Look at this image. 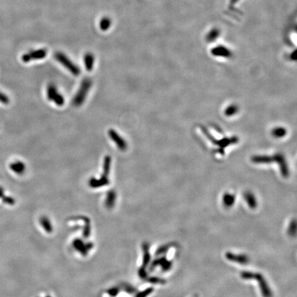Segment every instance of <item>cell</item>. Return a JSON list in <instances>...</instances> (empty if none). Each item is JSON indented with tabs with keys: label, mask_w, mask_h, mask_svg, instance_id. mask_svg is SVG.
Segmentation results:
<instances>
[{
	"label": "cell",
	"mask_w": 297,
	"mask_h": 297,
	"mask_svg": "<svg viewBox=\"0 0 297 297\" xmlns=\"http://www.w3.org/2000/svg\"><path fill=\"white\" fill-rule=\"evenodd\" d=\"M111 163H112V158L110 156H107L104 158L103 162V175L108 176L109 173L111 169Z\"/></svg>",
	"instance_id": "4fadbf2b"
},
{
	"label": "cell",
	"mask_w": 297,
	"mask_h": 297,
	"mask_svg": "<svg viewBox=\"0 0 297 297\" xmlns=\"http://www.w3.org/2000/svg\"><path fill=\"white\" fill-rule=\"evenodd\" d=\"M85 65L86 70L88 71H91L93 69L94 64V57L92 55L87 54L85 56Z\"/></svg>",
	"instance_id": "8fae6325"
},
{
	"label": "cell",
	"mask_w": 297,
	"mask_h": 297,
	"mask_svg": "<svg viewBox=\"0 0 297 297\" xmlns=\"http://www.w3.org/2000/svg\"><path fill=\"white\" fill-rule=\"evenodd\" d=\"M47 97L50 101L54 102L56 105L62 106L64 105L65 99L63 95L58 92L56 86L54 84H49L47 87Z\"/></svg>",
	"instance_id": "3957f363"
},
{
	"label": "cell",
	"mask_w": 297,
	"mask_h": 297,
	"mask_svg": "<svg viewBox=\"0 0 297 297\" xmlns=\"http://www.w3.org/2000/svg\"><path fill=\"white\" fill-rule=\"evenodd\" d=\"M244 197L246 202L248 203V206H250L251 209H255V208H256L257 206L256 199H255L254 196L252 195L251 193L250 192L246 193L244 195Z\"/></svg>",
	"instance_id": "30bf717a"
},
{
	"label": "cell",
	"mask_w": 297,
	"mask_h": 297,
	"mask_svg": "<svg viewBox=\"0 0 297 297\" xmlns=\"http://www.w3.org/2000/svg\"><path fill=\"white\" fill-rule=\"evenodd\" d=\"M10 168L14 173L17 174H22L26 170L25 164L21 161H16L13 162L10 165Z\"/></svg>",
	"instance_id": "9c48e42d"
},
{
	"label": "cell",
	"mask_w": 297,
	"mask_h": 297,
	"mask_svg": "<svg viewBox=\"0 0 297 297\" xmlns=\"http://www.w3.org/2000/svg\"><path fill=\"white\" fill-rule=\"evenodd\" d=\"M109 184V180L108 178V176H105V175H103L101 177L99 178V179H96V178H92L90 180V185L92 187V188H99V187L105 186Z\"/></svg>",
	"instance_id": "52a82bcc"
},
{
	"label": "cell",
	"mask_w": 297,
	"mask_h": 297,
	"mask_svg": "<svg viewBox=\"0 0 297 297\" xmlns=\"http://www.w3.org/2000/svg\"><path fill=\"white\" fill-rule=\"evenodd\" d=\"M152 290H153L151 289V288H149V289H147L145 291H144V292H142L140 293H139L136 297H146L147 295H149L150 293H151Z\"/></svg>",
	"instance_id": "7402d4cb"
},
{
	"label": "cell",
	"mask_w": 297,
	"mask_h": 297,
	"mask_svg": "<svg viewBox=\"0 0 297 297\" xmlns=\"http://www.w3.org/2000/svg\"><path fill=\"white\" fill-rule=\"evenodd\" d=\"M41 223L42 224L44 228L47 230V232H51L52 230V228L51 226L50 221L46 218H42L41 219Z\"/></svg>",
	"instance_id": "2e32d148"
},
{
	"label": "cell",
	"mask_w": 297,
	"mask_h": 297,
	"mask_svg": "<svg viewBox=\"0 0 297 297\" xmlns=\"http://www.w3.org/2000/svg\"><path fill=\"white\" fill-rule=\"evenodd\" d=\"M143 248H144V259H143V265H142L141 269L144 270L145 266L147 265L150 261V254H149V252H148V246L147 244H144L143 246Z\"/></svg>",
	"instance_id": "5bb4252c"
},
{
	"label": "cell",
	"mask_w": 297,
	"mask_h": 297,
	"mask_svg": "<svg viewBox=\"0 0 297 297\" xmlns=\"http://www.w3.org/2000/svg\"><path fill=\"white\" fill-rule=\"evenodd\" d=\"M47 297H49V296H47Z\"/></svg>",
	"instance_id": "484cf974"
},
{
	"label": "cell",
	"mask_w": 297,
	"mask_h": 297,
	"mask_svg": "<svg viewBox=\"0 0 297 297\" xmlns=\"http://www.w3.org/2000/svg\"><path fill=\"white\" fill-rule=\"evenodd\" d=\"M46 55V51L43 50H37V51L32 52L30 54H27L23 55V61L24 62H29L31 59H43Z\"/></svg>",
	"instance_id": "8992f818"
},
{
	"label": "cell",
	"mask_w": 297,
	"mask_h": 297,
	"mask_svg": "<svg viewBox=\"0 0 297 297\" xmlns=\"http://www.w3.org/2000/svg\"><path fill=\"white\" fill-rule=\"evenodd\" d=\"M236 109H237V108H235V107H234V106L230 107V108L229 109H228V110L226 111V114H228V115L233 114L234 112H236Z\"/></svg>",
	"instance_id": "603a6c76"
},
{
	"label": "cell",
	"mask_w": 297,
	"mask_h": 297,
	"mask_svg": "<svg viewBox=\"0 0 297 297\" xmlns=\"http://www.w3.org/2000/svg\"><path fill=\"white\" fill-rule=\"evenodd\" d=\"M108 135L109 138L112 139V140L116 144L118 148L120 151H125L127 148V143L126 141L118 134L117 132H116L114 129H109L108 131Z\"/></svg>",
	"instance_id": "5b68a950"
},
{
	"label": "cell",
	"mask_w": 297,
	"mask_h": 297,
	"mask_svg": "<svg viewBox=\"0 0 297 297\" xmlns=\"http://www.w3.org/2000/svg\"><path fill=\"white\" fill-rule=\"evenodd\" d=\"M169 246H162V247L160 248L158 250L156 251V255H159V254H162L163 253H165V252H166L169 250Z\"/></svg>",
	"instance_id": "d6986e66"
},
{
	"label": "cell",
	"mask_w": 297,
	"mask_h": 297,
	"mask_svg": "<svg viewBox=\"0 0 297 297\" xmlns=\"http://www.w3.org/2000/svg\"><path fill=\"white\" fill-rule=\"evenodd\" d=\"M115 199H116V193H115V192L114 191H109L108 193V198H107V201H106V204L108 205L109 206H112L113 204H114V201H115Z\"/></svg>",
	"instance_id": "9a60e30c"
},
{
	"label": "cell",
	"mask_w": 297,
	"mask_h": 297,
	"mask_svg": "<svg viewBox=\"0 0 297 297\" xmlns=\"http://www.w3.org/2000/svg\"><path fill=\"white\" fill-rule=\"evenodd\" d=\"M2 200L4 203L10 204V205H13L14 204V199L10 197H4V198H2Z\"/></svg>",
	"instance_id": "44dd1931"
},
{
	"label": "cell",
	"mask_w": 297,
	"mask_h": 297,
	"mask_svg": "<svg viewBox=\"0 0 297 297\" xmlns=\"http://www.w3.org/2000/svg\"><path fill=\"white\" fill-rule=\"evenodd\" d=\"M3 195H4V190L0 187V197H3Z\"/></svg>",
	"instance_id": "d4e9b609"
},
{
	"label": "cell",
	"mask_w": 297,
	"mask_h": 297,
	"mask_svg": "<svg viewBox=\"0 0 297 297\" xmlns=\"http://www.w3.org/2000/svg\"><path fill=\"white\" fill-rule=\"evenodd\" d=\"M273 133H274L275 136H277V137H281V136H284L285 133H286V132H285V130L283 129H282V128H279V129L275 130V132Z\"/></svg>",
	"instance_id": "ac0fdd59"
},
{
	"label": "cell",
	"mask_w": 297,
	"mask_h": 297,
	"mask_svg": "<svg viewBox=\"0 0 297 297\" xmlns=\"http://www.w3.org/2000/svg\"><path fill=\"white\" fill-rule=\"evenodd\" d=\"M296 223L295 219H294V220L291 222L290 223L289 229H288V233H289V234L291 236H294L296 234Z\"/></svg>",
	"instance_id": "e0dca14e"
},
{
	"label": "cell",
	"mask_w": 297,
	"mask_h": 297,
	"mask_svg": "<svg viewBox=\"0 0 297 297\" xmlns=\"http://www.w3.org/2000/svg\"><path fill=\"white\" fill-rule=\"evenodd\" d=\"M55 56L59 63H61L65 67H66L74 76L79 75L80 73H81V70H80L79 67L76 66L73 62L71 61L67 56H65L62 53H57Z\"/></svg>",
	"instance_id": "277c9868"
},
{
	"label": "cell",
	"mask_w": 297,
	"mask_h": 297,
	"mask_svg": "<svg viewBox=\"0 0 297 297\" xmlns=\"http://www.w3.org/2000/svg\"><path fill=\"white\" fill-rule=\"evenodd\" d=\"M0 102L4 104H7L9 103V99H8L6 95L0 92Z\"/></svg>",
	"instance_id": "ffe728a7"
},
{
	"label": "cell",
	"mask_w": 297,
	"mask_h": 297,
	"mask_svg": "<svg viewBox=\"0 0 297 297\" xmlns=\"http://www.w3.org/2000/svg\"><path fill=\"white\" fill-rule=\"evenodd\" d=\"M241 277L243 279H248V280L256 279L259 283L260 289L263 296L272 297V292H271V290L270 289L268 283L266 281V279L261 274L251 272H243L241 273Z\"/></svg>",
	"instance_id": "6da1fadb"
},
{
	"label": "cell",
	"mask_w": 297,
	"mask_h": 297,
	"mask_svg": "<svg viewBox=\"0 0 297 297\" xmlns=\"http://www.w3.org/2000/svg\"><path fill=\"white\" fill-rule=\"evenodd\" d=\"M92 85V81L90 79L86 78L83 80L81 85H80L79 90L74 96L72 100V103L74 106L79 107L82 105V104L85 102Z\"/></svg>",
	"instance_id": "7a4b0ae2"
},
{
	"label": "cell",
	"mask_w": 297,
	"mask_h": 297,
	"mask_svg": "<svg viewBox=\"0 0 297 297\" xmlns=\"http://www.w3.org/2000/svg\"><path fill=\"white\" fill-rule=\"evenodd\" d=\"M227 259L230 261H234V262L239 263L241 264H245L248 262V258L243 254H234L230 252H228L226 254Z\"/></svg>",
	"instance_id": "ba28073f"
},
{
	"label": "cell",
	"mask_w": 297,
	"mask_h": 297,
	"mask_svg": "<svg viewBox=\"0 0 297 297\" xmlns=\"http://www.w3.org/2000/svg\"><path fill=\"white\" fill-rule=\"evenodd\" d=\"M234 200H235L234 196L229 193L224 194V197H223V203L226 207L232 206L234 202Z\"/></svg>",
	"instance_id": "7c38bea8"
},
{
	"label": "cell",
	"mask_w": 297,
	"mask_h": 297,
	"mask_svg": "<svg viewBox=\"0 0 297 297\" xmlns=\"http://www.w3.org/2000/svg\"><path fill=\"white\" fill-rule=\"evenodd\" d=\"M111 292H109V294H110L112 296H115V295H116L118 293V290L116 289H113V290H110Z\"/></svg>",
	"instance_id": "cb8c5ba5"
}]
</instances>
